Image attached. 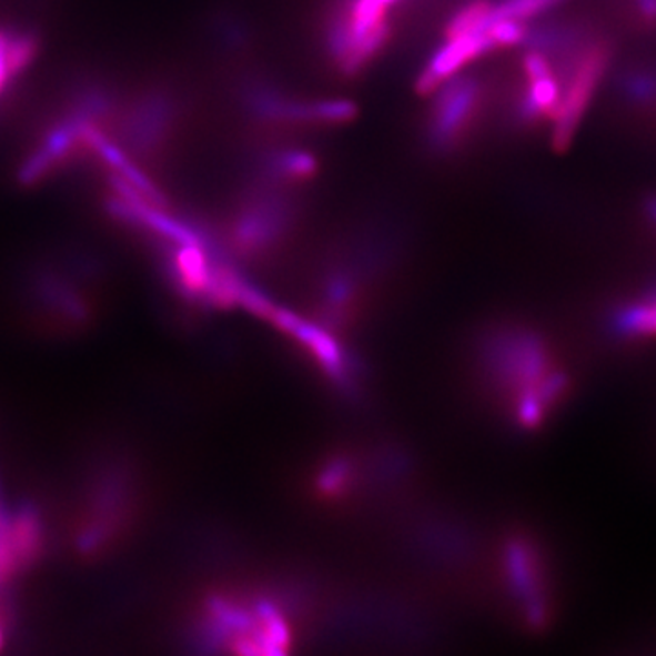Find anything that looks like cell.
Segmentation results:
<instances>
[{
	"mask_svg": "<svg viewBox=\"0 0 656 656\" xmlns=\"http://www.w3.org/2000/svg\"><path fill=\"white\" fill-rule=\"evenodd\" d=\"M422 0H323L317 42L326 68L341 79L369 72L394 47Z\"/></svg>",
	"mask_w": 656,
	"mask_h": 656,
	"instance_id": "1",
	"label": "cell"
},
{
	"mask_svg": "<svg viewBox=\"0 0 656 656\" xmlns=\"http://www.w3.org/2000/svg\"><path fill=\"white\" fill-rule=\"evenodd\" d=\"M301 192L250 173L224 230L230 249L243 258H261L280 249L300 221Z\"/></svg>",
	"mask_w": 656,
	"mask_h": 656,
	"instance_id": "2",
	"label": "cell"
},
{
	"mask_svg": "<svg viewBox=\"0 0 656 656\" xmlns=\"http://www.w3.org/2000/svg\"><path fill=\"white\" fill-rule=\"evenodd\" d=\"M427 95L431 102L423 113V147L440 161L458 158L467 152L487 118V82L465 68L440 82Z\"/></svg>",
	"mask_w": 656,
	"mask_h": 656,
	"instance_id": "3",
	"label": "cell"
},
{
	"mask_svg": "<svg viewBox=\"0 0 656 656\" xmlns=\"http://www.w3.org/2000/svg\"><path fill=\"white\" fill-rule=\"evenodd\" d=\"M238 102L244 118L281 135L341 127L356 115L351 101L300 98L258 73L241 79Z\"/></svg>",
	"mask_w": 656,
	"mask_h": 656,
	"instance_id": "4",
	"label": "cell"
},
{
	"mask_svg": "<svg viewBox=\"0 0 656 656\" xmlns=\"http://www.w3.org/2000/svg\"><path fill=\"white\" fill-rule=\"evenodd\" d=\"M610 59V42L606 37L593 36L565 68L567 75L564 79V93L555 119L551 122V144L556 150L569 147L575 138L582 118L606 75Z\"/></svg>",
	"mask_w": 656,
	"mask_h": 656,
	"instance_id": "5",
	"label": "cell"
},
{
	"mask_svg": "<svg viewBox=\"0 0 656 656\" xmlns=\"http://www.w3.org/2000/svg\"><path fill=\"white\" fill-rule=\"evenodd\" d=\"M178 113V101L170 93H148L128 122V135L133 147L141 152L159 150L172 133Z\"/></svg>",
	"mask_w": 656,
	"mask_h": 656,
	"instance_id": "6",
	"label": "cell"
},
{
	"mask_svg": "<svg viewBox=\"0 0 656 656\" xmlns=\"http://www.w3.org/2000/svg\"><path fill=\"white\" fill-rule=\"evenodd\" d=\"M11 33H13V30H4V28H0V95H2L6 88L10 87V82L19 75V73L16 72V68H13V64H11Z\"/></svg>",
	"mask_w": 656,
	"mask_h": 656,
	"instance_id": "7",
	"label": "cell"
},
{
	"mask_svg": "<svg viewBox=\"0 0 656 656\" xmlns=\"http://www.w3.org/2000/svg\"><path fill=\"white\" fill-rule=\"evenodd\" d=\"M629 8L642 30H656V0H629Z\"/></svg>",
	"mask_w": 656,
	"mask_h": 656,
	"instance_id": "8",
	"label": "cell"
}]
</instances>
